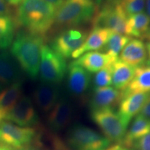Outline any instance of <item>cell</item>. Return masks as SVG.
Masks as SVG:
<instances>
[{
    "instance_id": "cell-37",
    "label": "cell",
    "mask_w": 150,
    "mask_h": 150,
    "mask_svg": "<svg viewBox=\"0 0 150 150\" xmlns=\"http://www.w3.org/2000/svg\"><path fill=\"white\" fill-rule=\"evenodd\" d=\"M142 38H144L145 40H147L148 43H149V44H150V29L148 30L147 32L145 33V35H144V36Z\"/></svg>"
},
{
    "instance_id": "cell-11",
    "label": "cell",
    "mask_w": 150,
    "mask_h": 150,
    "mask_svg": "<svg viewBox=\"0 0 150 150\" xmlns=\"http://www.w3.org/2000/svg\"><path fill=\"white\" fill-rule=\"evenodd\" d=\"M149 98L150 93H140L131 94L121 99L117 114L127 127L132 118L140 113Z\"/></svg>"
},
{
    "instance_id": "cell-23",
    "label": "cell",
    "mask_w": 150,
    "mask_h": 150,
    "mask_svg": "<svg viewBox=\"0 0 150 150\" xmlns=\"http://www.w3.org/2000/svg\"><path fill=\"white\" fill-rule=\"evenodd\" d=\"M22 97V82L10 85L0 92V119L3 120Z\"/></svg>"
},
{
    "instance_id": "cell-14",
    "label": "cell",
    "mask_w": 150,
    "mask_h": 150,
    "mask_svg": "<svg viewBox=\"0 0 150 150\" xmlns=\"http://www.w3.org/2000/svg\"><path fill=\"white\" fill-rule=\"evenodd\" d=\"M21 67L10 52H0V84L12 85L21 82Z\"/></svg>"
},
{
    "instance_id": "cell-28",
    "label": "cell",
    "mask_w": 150,
    "mask_h": 150,
    "mask_svg": "<svg viewBox=\"0 0 150 150\" xmlns=\"http://www.w3.org/2000/svg\"><path fill=\"white\" fill-rule=\"evenodd\" d=\"M127 18L143 12L145 0H120Z\"/></svg>"
},
{
    "instance_id": "cell-41",
    "label": "cell",
    "mask_w": 150,
    "mask_h": 150,
    "mask_svg": "<svg viewBox=\"0 0 150 150\" xmlns=\"http://www.w3.org/2000/svg\"><path fill=\"white\" fill-rule=\"evenodd\" d=\"M128 150H136V149H135L134 148H129V149H128Z\"/></svg>"
},
{
    "instance_id": "cell-9",
    "label": "cell",
    "mask_w": 150,
    "mask_h": 150,
    "mask_svg": "<svg viewBox=\"0 0 150 150\" xmlns=\"http://www.w3.org/2000/svg\"><path fill=\"white\" fill-rule=\"evenodd\" d=\"M88 35L86 29L76 27L66 29L54 38L50 47L63 58L68 59L83 45Z\"/></svg>"
},
{
    "instance_id": "cell-22",
    "label": "cell",
    "mask_w": 150,
    "mask_h": 150,
    "mask_svg": "<svg viewBox=\"0 0 150 150\" xmlns=\"http://www.w3.org/2000/svg\"><path fill=\"white\" fill-rule=\"evenodd\" d=\"M150 132V120L138 114L127 131L122 145L127 149L131 148L136 140Z\"/></svg>"
},
{
    "instance_id": "cell-12",
    "label": "cell",
    "mask_w": 150,
    "mask_h": 150,
    "mask_svg": "<svg viewBox=\"0 0 150 150\" xmlns=\"http://www.w3.org/2000/svg\"><path fill=\"white\" fill-rule=\"evenodd\" d=\"M73 112L74 110L70 102L65 99H60L49 113V127L54 131H60L66 128L72 121Z\"/></svg>"
},
{
    "instance_id": "cell-1",
    "label": "cell",
    "mask_w": 150,
    "mask_h": 150,
    "mask_svg": "<svg viewBox=\"0 0 150 150\" xmlns=\"http://www.w3.org/2000/svg\"><path fill=\"white\" fill-rule=\"evenodd\" d=\"M56 9L44 0H24L17 11L20 25L31 34L43 37L54 24Z\"/></svg>"
},
{
    "instance_id": "cell-8",
    "label": "cell",
    "mask_w": 150,
    "mask_h": 150,
    "mask_svg": "<svg viewBox=\"0 0 150 150\" xmlns=\"http://www.w3.org/2000/svg\"><path fill=\"white\" fill-rule=\"evenodd\" d=\"M37 131L32 127H20L9 121L0 122V144L11 149H22L34 140Z\"/></svg>"
},
{
    "instance_id": "cell-38",
    "label": "cell",
    "mask_w": 150,
    "mask_h": 150,
    "mask_svg": "<svg viewBox=\"0 0 150 150\" xmlns=\"http://www.w3.org/2000/svg\"><path fill=\"white\" fill-rule=\"evenodd\" d=\"M0 150H13V149H11V148L6 147V146L1 145V144H0Z\"/></svg>"
},
{
    "instance_id": "cell-33",
    "label": "cell",
    "mask_w": 150,
    "mask_h": 150,
    "mask_svg": "<svg viewBox=\"0 0 150 150\" xmlns=\"http://www.w3.org/2000/svg\"><path fill=\"white\" fill-rule=\"evenodd\" d=\"M104 150H128V149L124 147L122 144H115L114 145L109 146V147Z\"/></svg>"
},
{
    "instance_id": "cell-29",
    "label": "cell",
    "mask_w": 150,
    "mask_h": 150,
    "mask_svg": "<svg viewBox=\"0 0 150 150\" xmlns=\"http://www.w3.org/2000/svg\"><path fill=\"white\" fill-rule=\"evenodd\" d=\"M131 148L136 150H150V132L136 140Z\"/></svg>"
},
{
    "instance_id": "cell-5",
    "label": "cell",
    "mask_w": 150,
    "mask_h": 150,
    "mask_svg": "<svg viewBox=\"0 0 150 150\" xmlns=\"http://www.w3.org/2000/svg\"><path fill=\"white\" fill-rule=\"evenodd\" d=\"M91 119L110 142L122 143L128 127L125 125L117 112L109 108L91 110Z\"/></svg>"
},
{
    "instance_id": "cell-6",
    "label": "cell",
    "mask_w": 150,
    "mask_h": 150,
    "mask_svg": "<svg viewBox=\"0 0 150 150\" xmlns=\"http://www.w3.org/2000/svg\"><path fill=\"white\" fill-rule=\"evenodd\" d=\"M64 58L60 56L50 46L44 45L41 50L40 77L43 83L57 84L64 78L67 71Z\"/></svg>"
},
{
    "instance_id": "cell-24",
    "label": "cell",
    "mask_w": 150,
    "mask_h": 150,
    "mask_svg": "<svg viewBox=\"0 0 150 150\" xmlns=\"http://www.w3.org/2000/svg\"><path fill=\"white\" fill-rule=\"evenodd\" d=\"M150 19L145 13L134 15L127 18V35L142 38L149 29Z\"/></svg>"
},
{
    "instance_id": "cell-2",
    "label": "cell",
    "mask_w": 150,
    "mask_h": 150,
    "mask_svg": "<svg viewBox=\"0 0 150 150\" xmlns=\"http://www.w3.org/2000/svg\"><path fill=\"white\" fill-rule=\"evenodd\" d=\"M43 37L21 31L11 44V53L30 78L35 79L39 73Z\"/></svg>"
},
{
    "instance_id": "cell-25",
    "label": "cell",
    "mask_w": 150,
    "mask_h": 150,
    "mask_svg": "<svg viewBox=\"0 0 150 150\" xmlns=\"http://www.w3.org/2000/svg\"><path fill=\"white\" fill-rule=\"evenodd\" d=\"M16 31V21L11 16H0V50H4L12 44Z\"/></svg>"
},
{
    "instance_id": "cell-15",
    "label": "cell",
    "mask_w": 150,
    "mask_h": 150,
    "mask_svg": "<svg viewBox=\"0 0 150 150\" xmlns=\"http://www.w3.org/2000/svg\"><path fill=\"white\" fill-rule=\"evenodd\" d=\"M59 91L56 84L40 83L33 92V99L41 111L48 112L58 102Z\"/></svg>"
},
{
    "instance_id": "cell-4",
    "label": "cell",
    "mask_w": 150,
    "mask_h": 150,
    "mask_svg": "<svg viewBox=\"0 0 150 150\" xmlns=\"http://www.w3.org/2000/svg\"><path fill=\"white\" fill-rule=\"evenodd\" d=\"M127 18L120 1L112 0L96 7L92 24L93 28H104L114 33L127 35Z\"/></svg>"
},
{
    "instance_id": "cell-27",
    "label": "cell",
    "mask_w": 150,
    "mask_h": 150,
    "mask_svg": "<svg viewBox=\"0 0 150 150\" xmlns=\"http://www.w3.org/2000/svg\"><path fill=\"white\" fill-rule=\"evenodd\" d=\"M112 64V63H111ZM111 64L95 73L93 79L94 89L108 87L112 84Z\"/></svg>"
},
{
    "instance_id": "cell-32",
    "label": "cell",
    "mask_w": 150,
    "mask_h": 150,
    "mask_svg": "<svg viewBox=\"0 0 150 150\" xmlns=\"http://www.w3.org/2000/svg\"><path fill=\"white\" fill-rule=\"evenodd\" d=\"M44 1L52 6L56 11L62 5V4L64 2L65 0H44Z\"/></svg>"
},
{
    "instance_id": "cell-40",
    "label": "cell",
    "mask_w": 150,
    "mask_h": 150,
    "mask_svg": "<svg viewBox=\"0 0 150 150\" xmlns=\"http://www.w3.org/2000/svg\"><path fill=\"white\" fill-rule=\"evenodd\" d=\"M1 91V84H0V92ZM2 120H1V119H0V122H1Z\"/></svg>"
},
{
    "instance_id": "cell-26",
    "label": "cell",
    "mask_w": 150,
    "mask_h": 150,
    "mask_svg": "<svg viewBox=\"0 0 150 150\" xmlns=\"http://www.w3.org/2000/svg\"><path fill=\"white\" fill-rule=\"evenodd\" d=\"M131 40V38L128 35L112 32L103 50L112 59H117L122 50Z\"/></svg>"
},
{
    "instance_id": "cell-10",
    "label": "cell",
    "mask_w": 150,
    "mask_h": 150,
    "mask_svg": "<svg viewBox=\"0 0 150 150\" xmlns=\"http://www.w3.org/2000/svg\"><path fill=\"white\" fill-rule=\"evenodd\" d=\"M5 120L21 127H26L34 126L38 123V116L35 110L32 100L27 96L20 97Z\"/></svg>"
},
{
    "instance_id": "cell-3",
    "label": "cell",
    "mask_w": 150,
    "mask_h": 150,
    "mask_svg": "<svg viewBox=\"0 0 150 150\" xmlns=\"http://www.w3.org/2000/svg\"><path fill=\"white\" fill-rule=\"evenodd\" d=\"M95 10L93 0H65L56 11L54 25L60 29L76 27L92 21Z\"/></svg>"
},
{
    "instance_id": "cell-36",
    "label": "cell",
    "mask_w": 150,
    "mask_h": 150,
    "mask_svg": "<svg viewBox=\"0 0 150 150\" xmlns=\"http://www.w3.org/2000/svg\"><path fill=\"white\" fill-rule=\"evenodd\" d=\"M112 1V0H95V6H96V7H99L100 6H102V4H104L106 3V2H108V1Z\"/></svg>"
},
{
    "instance_id": "cell-17",
    "label": "cell",
    "mask_w": 150,
    "mask_h": 150,
    "mask_svg": "<svg viewBox=\"0 0 150 150\" xmlns=\"http://www.w3.org/2000/svg\"><path fill=\"white\" fill-rule=\"evenodd\" d=\"M112 33V31L110 30L104 28H93L91 32L88 35L83 45L73 52L71 57L76 59L86 52L103 49L108 42Z\"/></svg>"
},
{
    "instance_id": "cell-30",
    "label": "cell",
    "mask_w": 150,
    "mask_h": 150,
    "mask_svg": "<svg viewBox=\"0 0 150 150\" xmlns=\"http://www.w3.org/2000/svg\"><path fill=\"white\" fill-rule=\"evenodd\" d=\"M12 13V10L10 6L4 0H0V16H11Z\"/></svg>"
},
{
    "instance_id": "cell-18",
    "label": "cell",
    "mask_w": 150,
    "mask_h": 150,
    "mask_svg": "<svg viewBox=\"0 0 150 150\" xmlns=\"http://www.w3.org/2000/svg\"><path fill=\"white\" fill-rule=\"evenodd\" d=\"M121 99V91L115 89L114 87L108 86L100 88L94 89V93L90 102V106L91 110L112 108L120 102Z\"/></svg>"
},
{
    "instance_id": "cell-31",
    "label": "cell",
    "mask_w": 150,
    "mask_h": 150,
    "mask_svg": "<svg viewBox=\"0 0 150 150\" xmlns=\"http://www.w3.org/2000/svg\"><path fill=\"white\" fill-rule=\"evenodd\" d=\"M139 114L150 120V98L148 99L147 102L144 105Z\"/></svg>"
},
{
    "instance_id": "cell-7",
    "label": "cell",
    "mask_w": 150,
    "mask_h": 150,
    "mask_svg": "<svg viewBox=\"0 0 150 150\" xmlns=\"http://www.w3.org/2000/svg\"><path fill=\"white\" fill-rule=\"evenodd\" d=\"M68 141L76 150H104L110 144L104 136L82 125H74L70 129Z\"/></svg>"
},
{
    "instance_id": "cell-21",
    "label": "cell",
    "mask_w": 150,
    "mask_h": 150,
    "mask_svg": "<svg viewBox=\"0 0 150 150\" xmlns=\"http://www.w3.org/2000/svg\"><path fill=\"white\" fill-rule=\"evenodd\" d=\"M112 84L115 89L122 91L134 77L135 67L117 59L111 65Z\"/></svg>"
},
{
    "instance_id": "cell-16",
    "label": "cell",
    "mask_w": 150,
    "mask_h": 150,
    "mask_svg": "<svg viewBox=\"0 0 150 150\" xmlns=\"http://www.w3.org/2000/svg\"><path fill=\"white\" fill-rule=\"evenodd\" d=\"M147 58V50L145 43L138 39L131 40L120 54V60L132 67L145 65Z\"/></svg>"
},
{
    "instance_id": "cell-34",
    "label": "cell",
    "mask_w": 150,
    "mask_h": 150,
    "mask_svg": "<svg viewBox=\"0 0 150 150\" xmlns=\"http://www.w3.org/2000/svg\"><path fill=\"white\" fill-rule=\"evenodd\" d=\"M4 1L8 4V5L13 6H18L22 3V0H4Z\"/></svg>"
},
{
    "instance_id": "cell-35",
    "label": "cell",
    "mask_w": 150,
    "mask_h": 150,
    "mask_svg": "<svg viewBox=\"0 0 150 150\" xmlns=\"http://www.w3.org/2000/svg\"><path fill=\"white\" fill-rule=\"evenodd\" d=\"M145 6H146V14L150 19V0H145Z\"/></svg>"
},
{
    "instance_id": "cell-13",
    "label": "cell",
    "mask_w": 150,
    "mask_h": 150,
    "mask_svg": "<svg viewBox=\"0 0 150 150\" xmlns=\"http://www.w3.org/2000/svg\"><path fill=\"white\" fill-rule=\"evenodd\" d=\"M91 81L90 72L72 63L67 67V88L75 97H80L89 88Z\"/></svg>"
},
{
    "instance_id": "cell-19",
    "label": "cell",
    "mask_w": 150,
    "mask_h": 150,
    "mask_svg": "<svg viewBox=\"0 0 150 150\" xmlns=\"http://www.w3.org/2000/svg\"><path fill=\"white\" fill-rule=\"evenodd\" d=\"M116 60L105 53L93 51L83 54L72 62V63L83 67L90 73H96L110 65Z\"/></svg>"
},
{
    "instance_id": "cell-20",
    "label": "cell",
    "mask_w": 150,
    "mask_h": 150,
    "mask_svg": "<svg viewBox=\"0 0 150 150\" xmlns=\"http://www.w3.org/2000/svg\"><path fill=\"white\" fill-rule=\"evenodd\" d=\"M140 93H150V65H143L135 68L132 80L121 91L122 99L131 94Z\"/></svg>"
},
{
    "instance_id": "cell-39",
    "label": "cell",
    "mask_w": 150,
    "mask_h": 150,
    "mask_svg": "<svg viewBox=\"0 0 150 150\" xmlns=\"http://www.w3.org/2000/svg\"><path fill=\"white\" fill-rule=\"evenodd\" d=\"M146 47H147V55L149 56V61H150V44L149 43H148L147 45V46H146Z\"/></svg>"
},
{
    "instance_id": "cell-42",
    "label": "cell",
    "mask_w": 150,
    "mask_h": 150,
    "mask_svg": "<svg viewBox=\"0 0 150 150\" xmlns=\"http://www.w3.org/2000/svg\"><path fill=\"white\" fill-rule=\"evenodd\" d=\"M20 150H32V149H20Z\"/></svg>"
}]
</instances>
